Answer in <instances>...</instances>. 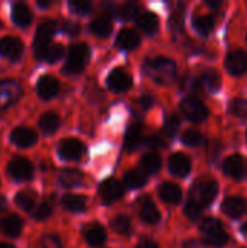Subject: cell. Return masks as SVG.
<instances>
[{
    "label": "cell",
    "instance_id": "6da1fadb",
    "mask_svg": "<svg viewBox=\"0 0 247 248\" xmlns=\"http://www.w3.org/2000/svg\"><path fill=\"white\" fill-rule=\"evenodd\" d=\"M144 73L157 84H170L176 78L178 67L170 58L157 57L144 62Z\"/></svg>",
    "mask_w": 247,
    "mask_h": 248
},
{
    "label": "cell",
    "instance_id": "7a4b0ae2",
    "mask_svg": "<svg viewBox=\"0 0 247 248\" xmlns=\"http://www.w3.org/2000/svg\"><path fill=\"white\" fill-rule=\"evenodd\" d=\"M201 234H202V240L207 246L211 247H224L229 243V235L227 232L223 230L221 224L218 219L215 218H205L201 225H199Z\"/></svg>",
    "mask_w": 247,
    "mask_h": 248
},
{
    "label": "cell",
    "instance_id": "3957f363",
    "mask_svg": "<svg viewBox=\"0 0 247 248\" xmlns=\"http://www.w3.org/2000/svg\"><path fill=\"white\" fill-rule=\"evenodd\" d=\"M218 192V183L211 177L199 179L191 189V201L201 205L202 208L210 205Z\"/></svg>",
    "mask_w": 247,
    "mask_h": 248
},
{
    "label": "cell",
    "instance_id": "277c9868",
    "mask_svg": "<svg viewBox=\"0 0 247 248\" xmlns=\"http://www.w3.org/2000/svg\"><path fill=\"white\" fill-rule=\"evenodd\" d=\"M90 57L89 46L83 42L71 45L67 57V62L64 65V71L68 74H79L84 70Z\"/></svg>",
    "mask_w": 247,
    "mask_h": 248
},
{
    "label": "cell",
    "instance_id": "5b68a950",
    "mask_svg": "<svg viewBox=\"0 0 247 248\" xmlns=\"http://www.w3.org/2000/svg\"><path fill=\"white\" fill-rule=\"evenodd\" d=\"M55 22L54 20H44L39 23L36 33H35V39H33V49H35V55L39 57V54L49 45V41L52 38V35L55 33Z\"/></svg>",
    "mask_w": 247,
    "mask_h": 248
},
{
    "label": "cell",
    "instance_id": "8992f818",
    "mask_svg": "<svg viewBox=\"0 0 247 248\" xmlns=\"http://www.w3.org/2000/svg\"><path fill=\"white\" fill-rule=\"evenodd\" d=\"M181 110L189 121H194V122H202L208 116L207 106L199 99H195V97L185 99L181 105Z\"/></svg>",
    "mask_w": 247,
    "mask_h": 248
},
{
    "label": "cell",
    "instance_id": "52a82bcc",
    "mask_svg": "<svg viewBox=\"0 0 247 248\" xmlns=\"http://www.w3.org/2000/svg\"><path fill=\"white\" fill-rule=\"evenodd\" d=\"M84 145L82 141L76 140V138H67L63 140L58 145V154L67 160V161H77L83 157L84 154Z\"/></svg>",
    "mask_w": 247,
    "mask_h": 248
},
{
    "label": "cell",
    "instance_id": "ba28073f",
    "mask_svg": "<svg viewBox=\"0 0 247 248\" xmlns=\"http://www.w3.org/2000/svg\"><path fill=\"white\" fill-rule=\"evenodd\" d=\"M7 171L16 180H29L33 176L32 163L23 157H16V158L10 160L9 166H7Z\"/></svg>",
    "mask_w": 247,
    "mask_h": 248
},
{
    "label": "cell",
    "instance_id": "9c48e42d",
    "mask_svg": "<svg viewBox=\"0 0 247 248\" xmlns=\"http://www.w3.org/2000/svg\"><path fill=\"white\" fill-rule=\"evenodd\" d=\"M20 97V86L13 80L0 81V110L6 109L9 105Z\"/></svg>",
    "mask_w": 247,
    "mask_h": 248
},
{
    "label": "cell",
    "instance_id": "30bf717a",
    "mask_svg": "<svg viewBox=\"0 0 247 248\" xmlns=\"http://www.w3.org/2000/svg\"><path fill=\"white\" fill-rule=\"evenodd\" d=\"M226 68L233 76H242L247 73V52L243 49H236L230 52L226 58Z\"/></svg>",
    "mask_w": 247,
    "mask_h": 248
},
{
    "label": "cell",
    "instance_id": "8fae6325",
    "mask_svg": "<svg viewBox=\"0 0 247 248\" xmlns=\"http://www.w3.org/2000/svg\"><path fill=\"white\" fill-rule=\"evenodd\" d=\"M131 84H132L131 76L124 68H115L108 76V86L114 92H118V93L127 92V90H130Z\"/></svg>",
    "mask_w": 247,
    "mask_h": 248
},
{
    "label": "cell",
    "instance_id": "7c38bea8",
    "mask_svg": "<svg viewBox=\"0 0 247 248\" xmlns=\"http://www.w3.org/2000/svg\"><path fill=\"white\" fill-rule=\"evenodd\" d=\"M23 45L17 38L13 36H4L0 39V54L12 61L17 60L22 55Z\"/></svg>",
    "mask_w": 247,
    "mask_h": 248
},
{
    "label": "cell",
    "instance_id": "4fadbf2b",
    "mask_svg": "<svg viewBox=\"0 0 247 248\" xmlns=\"http://www.w3.org/2000/svg\"><path fill=\"white\" fill-rule=\"evenodd\" d=\"M10 140L19 148H29L31 145H33L36 142V134L29 128L19 126L12 131Z\"/></svg>",
    "mask_w": 247,
    "mask_h": 248
},
{
    "label": "cell",
    "instance_id": "5bb4252c",
    "mask_svg": "<svg viewBox=\"0 0 247 248\" xmlns=\"http://www.w3.org/2000/svg\"><path fill=\"white\" fill-rule=\"evenodd\" d=\"M223 211L230 218H242L247 212V202L243 198L230 196L223 202Z\"/></svg>",
    "mask_w": 247,
    "mask_h": 248
},
{
    "label": "cell",
    "instance_id": "9a60e30c",
    "mask_svg": "<svg viewBox=\"0 0 247 248\" xmlns=\"http://www.w3.org/2000/svg\"><path fill=\"white\" fill-rule=\"evenodd\" d=\"M169 170L172 171L173 176L178 177H183L191 171V160L188 155L182 154V153H176L173 155H170L169 158Z\"/></svg>",
    "mask_w": 247,
    "mask_h": 248
},
{
    "label": "cell",
    "instance_id": "2e32d148",
    "mask_svg": "<svg viewBox=\"0 0 247 248\" xmlns=\"http://www.w3.org/2000/svg\"><path fill=\"white\" fill-rule=\"evenodd\" d=\"M100 195L105 202H115V201L121 199V196L124 195V186L118 180L109 179L102 183Z\"/></svg>",
    "mask_w": 247,
    "mask_h": 248
},
{
    "label": "cell",
    "instance_id": "e0dca14e",
    "mask_svg": "<svg viewBox=\"0 0 247 248\" xmlns=\"http://www.w3.org/2000/svg\"><path fill=\"white\" fill-rule=\"evenodd\" d=\"M58 89H60V84L58 81L51 77V76H44L39 78L38 84H36V90H38V94L48 100V99H52L54 96H57L58 93Z\"/></svg>",
    "mask_w": 247,
    "mask_h": 248
},
{
    "label": "cell",
    "instance_id": "ac0fdd59",
    "mask_svg": "<svg viewBox=\"0 0 247 248\" xmlns=\"http://www.w3.org/2000/svg\"><path fill=\"white\" fill-rule=\"evenodd\" d=\"M84 238L92 247H102L106 241V232L102 225L99 224H89L84 231Z\"/></svg>",
    "mask_w": 247,
    "mask_h": 248
},
{
    "label": "cell",
    "instance_id": "d6986e66",
    "mask_svg": "<svg viewBox=\"0 0 247 248\" xmlns=\"http://www.w3.org/2000/svg\"><path fill=\"white\" fill-rule=\"evenodd\" d=\"M23 222L17 215H9L0 219V232L7 237H17L22 232Z\"/></svg>",
    "mask_w": 247,
    "mask_h": 248
},
{
    "label": "cell",
    "instance_id": "ffe728a7",
    "mask_svg": "<svg viewBox=\"0 0 247 248\" xmlns=\"http://www.w3.org/2000/svg\"><path fill=\"white\" fill-rule=\"evenodd\" d=\"M224 173L236 180H240L245 174V161L240 155H230L224 161Z\"/></svg>",
    "mask_w": 247,
    "mask_h": 248
},
{
    "label": "cell",
    "instance_id": "44dd1931",
    "mask_svg": "<svg viewBox=\"0 0 247 248\" xmlns=\"http://www.w3.org/2000/svg\"><path fill=\"white\" fill-rule=\"evenodd\" d=\"M140 217L146 224L150 225H156L160 221V212L156 208V205L147 198L144 196V199L141 201V206H140Z\"/></svg>",
    "mask_w": 247,
    "mask_h": 248
},
{
    "label": "cell",
    "instance_id": "7402d4cb",
    "mask_svg": "<svg viewBox=\"0 0 247 248\" xmlns=\"http://www.w3.org/2000/svg\"><path fill=\"white\" fill-rule=\"evenodd\" d=\"M159 195L162 198L163 202L169 203V205H176L181 202L182 199V190L178 185L175 183H163L160 187H159Z\"/></svg>",
    "mask_w": 247,
    "mask_h": 248
},
{
    "label": "cell",
    "instance_id": "603a6c76",
    "mask_svg": "<svg viewBox=\"0 0 247 248\" xmlns=\"http://www.w3.org/2000/svg\"><path fill=\"white\" fill-rule=\"evenodd\" d=\"M141 134H143V126L138 122H134L130 125L127 135H125V151L132 153L134 150H137V147L141 144Z\"/></svg>",
    "mask_w": 247,
    "mask_h": 248
},
{
    "label": "cell",
    "instance_id": "cb8c5ba5",
    "mask_svg": "<svg viewBox=\"0 0 247 248\" xmlns=\"http://www.w3.org/2000/svg\"><path fill=\"white\" fill-rule=\"evenodd\" d=\"M137 25L141 31H144L146 33H156L159 29V17L157 15H154L153 12H143L138 17H137Z\"/></svg>",
    "mask_w": 247,
    "mask_h": 248
},
{
    "label": "cell",
    "instance_id": "d4e9b609",
    "mask_svg": "<svg viewBox=\"0 0 247 248\" xmlns=\"http://www.w3.org/2000/svg\"><path fill=\"white\" fill-rule=\"evenodd\" d=\"M140 44V36L131 29H122L116 36V45L122 49H134Z\"/></svg>",
    "mask_w": 247,
    "mask_h": 248
},
{
    "label": "cell",
    "instance_id": "484cf974",
    "mask_svg": "<svg viewBox=\"0 0 247 248\" xmlns=\"http://www.w3.org/2000/svg\"><path fill=\"white\" fill-rule=\"evenodd\" d=\"M12 19L19 26H28L32 22V12L23 3H16L12 9Z\"/></svg>",
    "mask_w": 247,
    "mask_h": 248
},
{
    "label": "cell",
    "instance_id": "4316f807",
    "mask_svg": "<svg viewBox=\"0 0 247 248\" xmlns=\"http://www.w3.org/2000/svg\"><path fill=\"white\" fill-rule=\"evenodd\" d=\"M90 31L99 38H106L112 32V22L108 16H99L90 23Z\"/></svg>",
    "mask_w": 247,
    "mask_h": 248
},
{
    "label": "cell",
    "instance_id": "83f0119b",
    "mask_svg": "<svg viewBox=\"0 0 247 248\" xmlns=\"http://www.w3.org/2000/svg\"><path fill=\"white\" fill-rule=\"evenodd\" d=\"M39 128L44 134L51 135L60 128V118L54 112H47L39 119Z\"/></svg>",
    "mask_w": 247,
    "mask_h": 248
},
{
    "label": "cell",
    "instance_id": "f1b7e54d",
    "mask_svg": "<svg viewBox=\"0 0 247 248\" xmlns=\"http://www.w3.org/2000/svg\"><path fill=\"white\" fill-rule=\"evenodd\" d=\"M61 186L64 187H77L83 183L84 177L80 171L77 170H63L58 177Z\"/></svg>",
    "mask_w": 247,
    "mask_h": 248
},
{
    "label": "cell",
    "instance_id": "f546056e",
    "mask_svg": "<svg viewBox=\"0 0 247 248\" xmlns=\"http://www.w3.org/2000/svg\"><path fill=\"white\" fill-rule=\"evenodd\" d=\"M63 206L70 212H83L86 209V198L80 195L63 196Z\"/></svg>",
    "mask_w": 247,
    "mask_h": 248
},
{
    "label": "cell",
    "instance_id": "4dcf8cb0",
    "mask_svg": "<svg viewBox=\"0 0 247 248\" xmlns=\"http://www.w3.org/2000/svg\"><path fill=\"white\" fill-rule=\"evenodd\" d=\"M141 167L147 173H150V174L157 173L160 170V167H162V158H160V155L157 153H148V154H146L143 157V160H141Z\"/></svg>",
    "mask_w": 247,
    "mask_h": 248
},
{
    "label": "cell",
    "instance_id": "1f68e13d",
    "mask_svg": "<svg viewBox=\"0 0 247 248\" xmlns=\"http://www.w3.org/2000/svg\"><path fill=\"white\" fill-rule=\"evenodd\" d=\"M63 54H64V48H63L61 44H49V45L39 54L38 58H42V60H45V61H48V62H55V61H58V60L63 57Z\"/></svg>",
    "mask_w": 247,
    "mask_h": 248
},
{
    "label": "cell",
    "instance_id": "d6a6232c",
    "mask_svg": "<svg viewBox=\"0 0 247 248\" xmlns=\"http://www.w3.org/2000/svg\"><path fill=\"white\" fill-rule=\"evenodd\" d=\"M194 28L201 35H207L214 29V19L208 15H199L194 17Z\"/></svg>",
    "mask_w": 247,
    "mask_h": 248
},
{
    "label": "cell",
    "instance_id": "836d02e7",
    "mask_svg": "<svg viewBox=\"0 0 247 248\" xmlns=\"http://www.w3.org/2000/svg\"><path fill=\"white\" fill-rule=\"evenodd\" d=\"M125 183L131 189H140V187H143L147 183V177H146V174L141 170H135L134 169V170H130L125 174Z\"/></svg>",
    "mask_w": 247,
    "mask_h": 248
},
{
    "label": "cell",
    "instance_id": "e575fe53",
    "mask_svg": "<svg viewBox=\"0 0 247 248\" xmlns=\"http://www.w3.org/2000/svg\"><path fill=\"white\" fill-rule=\"evenodd\" d=\"M15 202H16V205H17L20 209L29 212V211H32L33 206H35V193H33V192H29V190L19 192V193L16 195V198H15Z\"/></svg>",
    "mask_w": 247,
    "mask_h": 248
},
{
    "label": "cell",
    "instance_id": "d590c367",
    "mask_svg": "<svg viewBox=\"0 0 247 248\" xmlns=\"http://www.w3.org/2000/svg\"><path fill=\"white\" fill-rule=\"evenodd\" d=\"M204 83L207 84V87L211 90V92H217L221 86V78H220V74L215 68H210L207 70V73L204 74Z\"/></svg>",
    "mask_w": 247,
    "mask_h": 248
},
{
    "label": "cell",
    "instance_id": "8d00e7d4",
    "mask_svg": "<svg viewBox=\"0 0 247 248\" xmlns=\"http://www.w3.org/2000/svg\"><path fill=\"white\" fill-rule=\"evenodd\" d=\"M202 141H204V137L197 129H186L182 134V142L189 145V147H198L202 144Z\"/></svg>",
    "mask_w": 247,
    "mask_h": 248
},
{
    "label": "cell",
    "instance_id": "74e56055",
    "mask_svg": "<svg viewBox=\"0 0 247 248\" xmlns=\"http://www.w3.org/2000/svg\"><path fill=\"white\" fill-rule=\"evenodd\" d=\"M112 228L121 235H127L131 231V219L125 215H119L112 221Z\"/></svg>",
    "mask_w": 247,
    "mask_h": 248
},
{
    "label": "cell",
    "instance_id": "f35d334b",
    "mask_svg": "<svg viewBox=\"0 0 247 248\" xmlns=\"http://www.w3.org/2000/svg\"><path fill=\"white\" fill-rule=\"evenodd\" d=\"M230 113L236 118H247V100L246 99H234L230 103Z\"/></svg>",
    "mask_w": 247,
    "mask_h": 248
},
{
    "label": "cell",
    "instance_id": "ab89813d",
    "mask_svg": "<svg viewBox=\"0 0 247 248\" xmlns=\"http://www.w3.org/2000/svg\"><path fill=\"white\" fill-rule=\"evenodd\" d=\"M179 124H181L179 116L175 115V113H170V115L166 118V122H165V132H166L169 137H173V135L178 132V129H179Z\"/></svg>",
    "mask_w": 247,
    "mask_h": 248
},
{
    "label": "cell",
    "instance_id": "60d3db41",
    "mask_svg": "<svg viewBox=\"0 0 247 248\" xmlns=\"http://www.w3.org/2000/svg\"><path fill=\"white\" fill-rule=\"evenodd\" d=\"M36 248H63V246H61V241H60V238L57 235L47 234L39 240Z\"/></svg>",
    "mask_w": 247,
    "mask_h": 248
},
{
    "label": "cell",
    "instance_id": "b9f144b4",
    "mask_svg": "<svg viewBox=\"0 0 247 248\" xmlns=\"http://www.w3.org/2000/svg\"><path fill=\"white\" fill-rule=\"evenodd\" d=\"M202 211H204V208H202L201 205L192 202V201H189V202L186 203V206H185V215H186L191 221H197V219L202 215Z\"/></svg>",
    "mask_w": 247,
    "mask_h": 248
},
{
    "label": "cell",
    "instance_id": "7bdbcfd3",
    "mask_svg": "<svg viewBox=\"0 0 247 248\" xmlns=\"http://www.w3.org/2000/svg\"><path fill=\"white\" fill-rule=\"evenodd\" d=\"M51 212H52V209H51V206H49L48 203H41V205L35 209L33 218H35L36 221H45L47 218H49Z\"/></svg>",
    "mask_w": 247,
    "mask_h": 248
},
{
    "label": "cell",
    "instance_id": "ee69618b",
    "mask_svg": "<svg viewBox=\"0 0 247 248\" xmlns=\"http://www.w3.org/2000/svg\"><path fill=\"white\" fill-rule=\"evenodd\" d=\"M137 12H138L137 4H134V3H127V4H124V6L119 9V16H121L122 19H131V17H134V16L137 15Z\"/></svg>",
    "mask_w": 247,
    "mask_h": 248
},
{
    "label": "cell",
    "instance_id": "f6af8a7d",
    "mask_svg": "<svg viewBox=\"0 0 247 248\" xmlns=\"http://www.w3.org/2000/svg\"><path fill=\"white\" fill-rule=\"evenodd\" d=\"M70 7L73 12L80 13V15H86L90 12L92 9V3L90 1H70Z\"/></svg>",
    "mask_w": 247,
    "mask_h": 248
},
{
    "label": "cell",
    "instance_id": "bcb514c9",
    "mask_svg": "<svg viewBox=\"0 0 247 248\" xmlns=\"http://www.w3.org/2000/svg\"><path fill=\"white\" fill-rule=\"evenodd\" d=\"M147 144L150 147H153V148H160V147H165L166 145V141H165V138L162 135H153V137L148 138Z\"/></svg>",
    "mask_w": 247,
    "mask_h": 248
},
{
    "label": "cell",
    "instance_id": "7dc6e473",
    "mask_svg": "<svg viewBox=\"0 0 247 248\" xmlns=\"http://www.w3.org/2000/svg\"><path fill=\"white\" fill-rule=\"evenodd\" d=\"M153 103H154V99H153V96H150V94H144V96L140 99V105H141L143 109H150V108L153 106Z\"/></svg>",
    "mask_w": 247,
    "mask_h": 248
},
{
    "label": "cell",
    "instance_id": "c3c4849f",
    "mask_svg": "<svg viewBox=\"0 0 247 248\" xmlns=\"http://www.w3.org/2000/svg\"><path fill=\"white\" fill-rule=\"evenodd\" d=\"M64 31H66L67 33H70V35H77L79 31H80V26H79L77 23L67 22V23L64 25Z\"/></svg>",
    "mask_w": 247,
    "mask_h": 248
},
{
    "label": "cell",
    "instance_id": "681fc988",
    "mask_svg": "<svg viewBox=\"0 0 247 248\" xmlns=\"http://www.w3.org/2000/svg\"><path fill=\"white\" fill-rule=\"evenodd\" d=\"M172 28L173 29H182V15L181 12H176L172 17Z\"/></svg>",
    "mask_w": 247,
    "mask_h": 248
},
{
    "label": "cell",
    "instance_id": "f907efd6",
    "mask_svg": "<svg viewBox=\"0 0 247 248\" xmlns=\"http://www.w3.org/2000/svg\"><path fill=\"white\" fill-rule=\"evenodd\" d=\"M137 248H159L153 241H150V240H143V241H140V244L137 246Z\"/></svg>",
    "mask_w": 247,
    "mask_h": 248
},
{
    "label": "cell",
    "instance_id": "816d5d0a",
    "mask_svg": "<svg viewBox=\"0 0 247 248\" xmlns=\"http://www.w3.org/2000/svg\"><path fill=\"white\" fill-rule=\"evenodd\" d=\"M207 4H208L210 7L215 9V7H220V6L223 4V1H213V0H210V1H207Z\"/></svg>",
    "mask_w": 247,
    "mask_h": 248
},
{
    "label": "cell",
    "instance_id": "f5cc1de1",
    "mask_svg": "<svg viewBox=\"0 0 247 248\" xmlns=\"http://www.w3.org/2000/svg\"><path fill=\"white\" fill-rule=\"evenodd\" d=\"M6 206H7V202H6V199L0 195V212H3V211L6 209Z\"/></svg>",
    "mask_w": 247,
    "mask_h": 248
},
{
    "label": "cell",
    "instance_id": "db71d44e",
    "mask_svg": "<svg viewBox=\"0 0 247 248\" xmlns=\"http://www.w3.org/2000/svg\"><path fill=\"white\" fill-rule=\"evenodd\" d=\"M51 4V1H38V6L39 7H48Z\"/></svg>",
    "mask_w": 247,
    "mask_h": 248
},
{
    "label": "cell",
    "instance_id": "11a10c76",
    "mask_svg": "<svg viewBox=\"0 0 247 248\" xmlns=\"http://www.w3.org/2000/svg\"><path fill=\"white\" fill-rule=\"evenodd\" d=\"M185 248H198V246H197V243L191 241V243H186V246H185Z\"/></svg>",
    "mask_w": 247,
    "mask_h": 248
},
{
    "label": "cell",
    "instance_id": "9f6ffc18",
    "mask_svg": "<svg viewBox=\"0 0 247 248\" xmlns=\"http://www.w3.org/2000/svg\"><path fill=\"white\" fill-rule=\"evenodd\" d=\"M0 248H13L10 244H6V243H0Z\"/></svg>",
    "mask_w": 247,
    "mask_h": 248
},
{
    "label": "cell",
    "instance_id": "6f0895ef",
    "mask_svg": "<svg viewBox=\"0 0 247 248\" xmlns=\"http://www.w3.org/2000/svg\"><path fill=\"white\" fill-rule=\"evenodd\" d=\"M242 231H243V234H245V235H247V222L243 225V227H242Z\"/></svg>",
    "mask_w": 247,
    "mask_h": 248
}]
</instances>
